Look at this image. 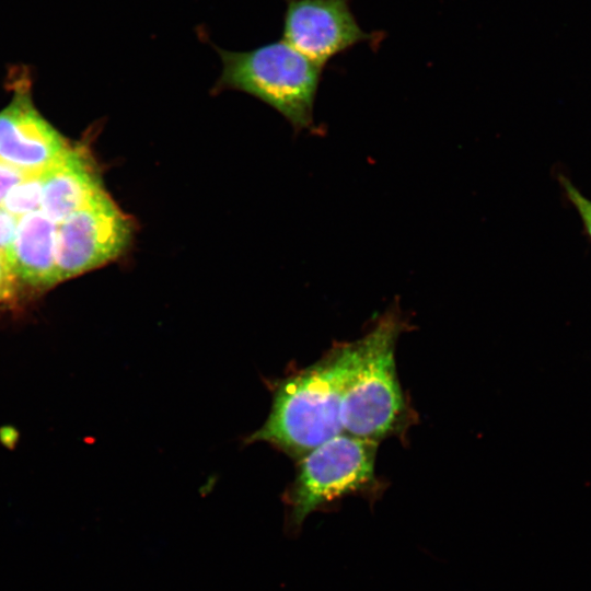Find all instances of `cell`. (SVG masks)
<instances>
[{"mask_svg":"<svg viewBox=\"0 0 591 591\" xmlns=\"http://www.w3.org/2000/svg\"><path fill=\"white\" fill-rule=\"evenodd\" d=\"M364 337L335 346L277 389L271 413L251 441H268L296 455L343 433L340 405L364 352Z\"/></svg>","mask_w":591,"mask_h":591,"instance_id":"1","label":"cell"},{"mask_svg":"<svg viewBox=\"0 0 591 591\" xmlns=\"http://www.w3.org/2000/svg\"><path fill=\"white\" fill-rule=\"evenodd\" d=\"M404 329L396 311L384 314L364 337L361 363L348 383L340 405L344 433L379 442L403 436L412 412L395 366V346Z\"/></svg>","mask_w":591,"mask_h":591,"instance_id":"2","label":"cell"},{"mask_svg":"<svg viewBox=\"0 0 591 591\" xmlns=\"http://www.w3.org/2000/svg\"><path fill=\"white\" fill-rule=\"evenodd\" d=\"M216 49L222 71L213 91L245 92L277 109L296 129L313 126L323 67L282 38L245 51Z\"/></svg>","mask_w":591,"mask_h":591,"instance_id":"3","label":"cell"},{"mask_svg":"<svg viewBox=\"0 0 591 591\" xmlns=\"http://www.w3.org/2000/svg\"><path fill=\"white\" fill-rule=\"evenodd\" d=\"M378 443L343 432L302 455L285 496L290 529L348 496L374 503L386 488L375 474Z\"/></svg>","mask_w":591,"mask_h":591,"instance_id":"4","label":"cell"},{"mask_svg":"<svg viewBox=\"0 0 591 591\" xmlns=\"http://www.w3.org/2000/svg\"><path fill=\"white\" fill-rule=\"evenodd\" d=\"M136 231L106 190L57 224L58 281H65L120 257L130 247Z\"/></svg>","mask_w":591,"mask_h":591,"instance_id":"5","label":"cell"},{"mask_svg":"<svg viewBox=\"0 0 591 591\" xmlns=\"http://www.w3.org/2000/svg\"><path fill=\"white\" fill-rule=\"evenodd\" d=\"M282 39L324 67L355 45L370 40L348 0H285Z\"/></svg>","mask_w":591,"mask_h":591,"instance_id":"6","label":"cell"},{"mask_svg":"<svg viewBox=\"0 0 591 591\" xmlns=\"http://www.w3.org/2000/svg\"><path fill=\"white\" fill-rule=\"evenodd\" d=\"M0 112V161L25 173H40L70 147L35 109L26 82Z\"/></svg>","mask_w":591,"mask_h":591,"instance_id":"7","label":"cell"},{"mask_svg":"<svg viewBox=\"0 0 591 591\" xmlns=\"http://www.w3.org/2000/svg\"><path fill=\"white\" fill-rule=\"evenodd\" d=\"M105 190L95 160L84 147H69L42 172L40 210L58 224Z\"/></svg>","mask_w":591,"mask_h":591,"instance_id":"8","label":"cell"},{"mask_svg":"<svg viewBox=\"0 0 591 591\" xmlns=\"http://www.w3.org/2000/svg\"><path fill=\"white\" fill-rule=\"evenodd\" d=\"M56 229L42 210L19 218L10 264L19 281L35 289L59 283Z\"/></svg>","mask_w":591,"mask_h":591,"instance_id":"9","label":"cell"},{"mask_svg":"<svg viewBox=\"0 0 591 591\" xmlns=\"http://www.w3.org/2000/svg\"><path fill=\"white\" fill-rule=\"evenodd\" d=\"M0 206L18 218L40 210L42 172L28 174L12 186Z\"/></svg>","mask_w":591,"mask_h":591,"instance_id":"10","label":"cell"},{"mask_svg":"<svg viewBox=\"0 0 591 591\" xmlns=\"http://www.w3.org/2000/svg\"><path fill=\"white\" fill-rule=\"evenodd\" d=\"M557 179L564 193L565 199L577 211L581 225L582 234L591 242V199L563 173L557 174Z\"/></svg>","mask_w":591,"mask_h":591,"instance_id":"11","label":"cell"},{"mask_svg":"<svg viewBox=\"0 0 591 591\" xmlns=\"http://www.w3.org/2000/svg\"><path fill=\"white\" fill-rule=\"evenodd\" d=\"M18 222V217L0 206V256L9 264V266L11 264Z\"/></svg>","mask_w":591,"mask_h":591,"instance_id":"12","label":"cell"},{"mask_svg":"<svg viewBox=\"0 0 591 591\" xmlns=\"http://www.w3.org/2000/svg\"><path fill=\"white\" fill-rule=\"evenodd\" d=\"M19 280L9 264L0 256V304L14 300Z\"/></svg>","mask_w":591,"mask_h":591,"instance_id":"13","label":"cell"},{"mask_svg":"<svg viewBox=\"0 0 591 591\" xmlns=\"http://www.w3.org/2000/svg\"><path fill=\"white\" fill-rule=\"evenodd\" d=\"M26 175L28 174H25L0 161V204L9 189L21 182Z\"/></svg>","mask_w":591,"mask_h":591,"instance_id":"14","label":"cell"}]
</instances>
